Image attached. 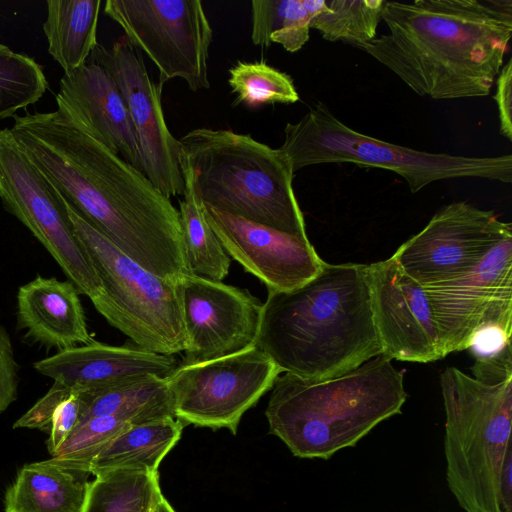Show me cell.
Returning <instances> with one entry per match:
<instances>
[{"label": "cell", "mask_w": 512, "mask_h": 512, "mask_svg": "<svg viewBox=\"0 0 512 512\" xmlns=\"http://www.w3.org/2000/svg\"><path fill=\"white\" fill-rule=\"evenodd\" d=\"M13 117L18 148L84 221L161 278L192 274L179 210L140 170L61 108Z\"/></svg>", "instance_id": "6da1fadb"}, {"label": "cell", "mask_w": 512, "mask_h": 512, "mask_svg": "<svg viewBox=\"0 0 512 512\" xmlns=\"http://www.w3.org/2000/svg\"><path fill=\"white\" fill-rule=\"evenodd\" d=\"M511 345L500 353L483 359H476L471 367L474 378L487 383H498L512 378Z\"/></svg>", "instance_id": "d590c367"}, {"label": "cell", "mask_w": 512, "mask_h": 512, "mask_svg": "<svg viewBox=\"0 0 512 512\" xmlns=\"http://www.w3.org/2000/svg\"><path fill=\"white\" fill-rule=\"evenodd\" d=\"M204 215L230 258L268 290L290 291L314 278L324 261L309 239L203 206Z\"/></svg>", "instance_id": "e0dca14e"}, {"label": "cell", "mask_w": 512, "mask_h": 512, "mask_svg": "<svg viewBox=\"0 0 512 512\" xmlns=\"http://www.w3.org/2000/svg\"><path fill=\"white\" fill-rule=\"evenodd\" d=\"M448 487L465 512H512V378L440 375Z\"/></svg>", "instance_id": "8992f818"}, {"label": "cell", "mask_w": 512, "mask_h": 512, "mask_svg": "<svg viewBox=\"0 0 512 512\" xmlns=\"http://www.w3.org/2000/svg\"><path fill=\"white\" fill-rule=\"evenodd\" d=\"M156 506V505H155ZM151 512H155V507L153 508V510Z\"/></svg>", "instance_id": "f35d334b"}, {"label": "cell", "mask_w": 512, "mask_h": 512, "mask_svg": "<svg viewBox=\"0 0 512 512\" xmlns=\"http://www.w3.org/2000/svg\"><path fill=\"white\" fill-rule=\"evenodd\" d=\"M94 476L82 512H151L163 495L158 472L113 470Z\"/></svg>", "instance_id": "484cf974"}, {"label": "cell", "mask_w": 512, "mask_h": 512, "mask_svg": "<svg viewBox=\"0 0 512 512\" xmlns=\"http://www.w3.org/2000/svg\"><path fill=\"white\" fill-rule=\"evenodd\" d=\"M0 200L80 294L91 301L102 295L101 279L74 231L63 198L18 148L8 128L0 130Z\"/></svg>", "instance_id": "30bf717a"}, {"label": "cell", "mask_w": 512, "mask_h": 512, "mask_svg": "<svg viewBox=\"0 0 512 512\" xmlns=\"http://www.w3.org/2000/svg\"><path fill=\"white\" fill-rule=\"evenodd\" d=\"M187 335L182 364L220 358L256 346L263 302L247 289L196 275L181 279Z\"/></svg>", "instance_id": "9a60e30c"}, {"label": "cell", "mask_w": 512, "mask_h": 512, "mask_svg": "<svg viewBox=\"0 0 512 512\" xmlns=\"http://www.w3.org/2000/svg\"><path fill=\"white\" fill-rule=\"evenodd\" d=\"M184 424L172 416L134 424L112 438L91 460L87 473L113 470L155 473L180 440Z\"/></svg>", "instance_id": "44dd1931"}, {"label": "cell", "mask_w": 512, "mask_h": 512, "mask_svg": "<svg viewBox=\"0 0 512 512\" xmlns=\"http://www.w3.org/2000/svg\"><path fill=\"white\" fill-rule=\"evenodd\" d=\"M79 391L62 401L53 412L47 440L50 455H54L77 426L80 416Z\"/></svg>", "instance_id": "836d02e7"}, {"label": "cell", "mask_w": 512, "mask_h": 512, "mask_svg": "<svg viewBox=\"0 0 512 512\" xmlns=\"http://www.w3.org/2000/svg\"><path fill=\"white\" fill-rule=\"evenodd\" d=\"M56 102L58 108L80 121L141 171V156L129 110L118 85L103 66L88 60L80 68L64 73Z\"/></svg>", "instance_id": "d6986e66"}, {"label": "cell", "mask_w": 512, "mask_h": 512, "mask_svg": "<svg viewBox=\"0 0 512 512\" xmlns=\"http://www.w3.org/2000/svg\"><path fill=\"white\" fill-rule=\"evenodd\" d=\"M89 58L110 73L122 93L134 126L142 173L166 197L183 195L181 148L165 121L163 86L150 77L140 51L122 36L110 49L98 44Z\"/></svg>", "instance_id": "5bb4252c"}, {"label": "cell", "mask_w": 512, "mask_h": 512, "mask_svg": "<svg viewBox=\"0 0 512 512\" xmlns=\"http://www.w3.org/2000/svg\"><path fill=\"white\" fill-rule=\"evenodd\" d=\"M251 15V41L256 46L276 43L294 53L309 40L310 16L304 0H253Z\"/></svg>", "instance_id": "83f0119b"}, {"label": "cell", "mask_w": 512, "mask_h": 512, "mask_svg": "<svg viewBox=\"0 0 512 512\" xmlns=\"http://www.w3.org/2000/svg\"><path fill=\"white\" fill-rule=\"evenodd\" d=\"M407 396L403 371L379 355L332 379L279 375L265 416L269 433L294 456L327 460L401 413Z\"/></svg>", "instance_id": "277c9868"}, {"label": "cell", "mask_w": 512, "mask_h": 512, "mask_svg": "<svg viewBox=\"0 0 512 512\" xmlns=\"http://www.w3.org/2000/svg\"><path fill=\"white\" fill-rule=\"evenodd\" d=\"M131 418L122 415L98 416L74 428L50 460L77 474H88L94 456L116 435L131 425Z\"/></svg>", "instance_id": "4dcf8cb0"}, {"label": "cell", "mask_w": 512, "mask_h": 512, "mask_svg": "<svg viewBox=\"0 0 512 512\" xmlns=\"http://www.w3.org/2000/svg\"><path fill=\"white\" fill-rule=\"evenodd\" d=\"M47 88L40 64L0 43V120L36 103Z\"/></svg>", "instance_id": "f546056e"}, {"label": "cell", "mask_w": 512, "mask_h": 512, "mask_svg": "<svg viewBox=\"0 0 512 512\" xmlns=\"http://www.w3.org/2000/svg\"><path fill=\"white\" fill-rule=\"evenodd\" d=\"M78 424L93 417L122 415L136 424L174 416L166 378L144 375L94 392H80Z\"/></svg>", "instance_id": "cb8c5ba5"}, {"label": "cell", "mask_w": 512, "mask_h": 512, "mask_svg": "<svg viewBox=\"0 0 512 512\" xmlns=\"http://www.w3.org/2000/svg\"><path fill=\"white\" fill-rule=\"evenodd\" d=\"M281 369L257 346L192 364L166 378L173 413L185 425L237 433L242 416L272 389Z\"/></svg>", "instance_id": "8fae6325"}, {"label": "cell", "mask_w": 512, "mask_h": 512, "mask_svg": "<svg viewBox=\"0 0 512 512\" xmlns=\"http://www.w3.org/2000/svg\"><path fill=\"white\" fill-rule=\"evenodd\" d=\"M179 143L182 174L201 206L308 239L295 172L279 148L212 128L193 129Z\"/></svg>", "instance_id": "5b68a950"}, {"label": "cell", "mask_w": 512, "mask_h": 512, "mask_svg": "<svg viewBox=\"0 0 512 512\" xmlns=\"http://www.w3.org/2000/svg\"><path fill=\"white\" fill-rule=\"evenodd\" d=\"M381 17L388 32L360 49L414 93L490 94L512 37V0H385Z\"/></svg>", "instance_id": "7a4b0ae2"}, {"label": "cell", "mask_w": 512, "mask_h": 512, "mask_svg": "<svg viewBox=\"0 0 512 512\" xmlns=\"http://www.w3.org/2000/svg\"><path fill=\"white\" fill-rule=\"evenodd\" d=\"M18 371L10 335L0 324V413L17 399Z\"/></svg>", "instance_id": "d6a6232c"}, {"label": "cell", "mask_w": 512, "mask_h": 512, "mask_svg": "<svg viewBox=\"0 0 512 512\" xmlns=\"http://www.w3.org/2000/svg\"><path fill=\"white\" fill-rule=\"evenodd\" d=\"M494 100L497 104L500 121V133L512 141V59L503 65L496 78V93Z\"/></svg>", "instance_id": "e575fe53"}, {"label": "cell", "mask_w": 512, "mask_h": 512, "mask_svg": "<svg viewBox=\"0 0 512 512\" xmlns=\"http://www.w3.org/2000/svg\"><path fill=\"white\" fill-rule=\"evenodd\" d=\"M43 31L48 52L70 73L83 66L98 45L100 0H48Z\"/></svg>", "instance_id": "603a6c76"}, {"label": "cell", "mask_w": 512, "mask_h": 512, "mask_svg": "<svg viewBox=\"0 0 512 512\" xmlns=\"http://www.w3.org/2000/svg\"><path fill=\"white\" fill-rule=\"evenodd\" d=\"M76 391L78 390L74 387L54 382L48 392L23 414L13 427L39 429L49 433L51 418L56 407Z\"/></svg>", "instance_id": "1f68e13d"}, {"label": "cell", "mask_w": 512, "mask_h": 512, "mask_svg": "<svg viewBox=\"0 0 512 512\" xmlns=\"http://www.w3.org/2000/svg\"><path fill=\"white\" fill-rule=\"evenodd\" d=\"M64 203L103 285L102 295L91 301L95 309L145 350L163 355L184 352L187 335L181 280L164 279L145 270Z\"/></svg>", "instance_id": "ba28073f"}, {"label": "cell", "mask_w": 512, "mask_h": 512, "mask_svg": "<svg viewBox=\"0 0 512 512\" xmlns=\"http://www.w3.org/2000/svg\"><path fill=\"white\" fill-rule=\"evenodd\" d=\"M491 210L466 201L441 207L393 256L402 270L423 288L435 287L467 274L509 231Z\"/></svg>", "instance_id": "7c38bea8"}, {"label": "cell", "mask_w": 512, "mask_h": 512, "mask_svg": "<svg viewBox=\"0 0 512 512\" xmlns=\"http://www.w3.org/2000/svg\"><path fill=\"white\" fill-rule=\"evenodd\" d=\"M179 201L180 223L188 266L193 275L222 281L229 273L231 259L208 223L189 179Z\"/></svg>", "instance_id": "4316f807"}, {"label": "cell", "mask_w": 512, "mask_h": 512, "mask_svg": "<svg viewBox=\"0 0 512 512\" xmlns=\"http://www.w3.org/2000/svg\"><path fill=\"white\" fill-rule=\"evenodd\" d=\"M155 512H176L172 505L162 495L155 506Z\"/></svg>", "instance_id": "74e56055"}, {"label": "cell", "mask_w": 512, "mask_h": 512, "mask_svg": "<svg viewBox=\"0 0 512 512\" xmlns=\"http://www.w3.org/2000/svg\"><path fill=\"white\" fill-rule=\"evenodd\" d=\"M104 12L154 63L160 85L180 78L194 92L210 87L213 29L200 0H107Z\"/></svg>", "instance_id": "9c48e42d"}, {"label": "cell", "mask_w": 512, "mask_h": 512, "mask_svg": "<svg viewBox=\"0 0 512 512\" xmlns=\"http://www.w3.org/2000/svg\"><path fill=\"white\" fill-rule=\"evenodd\" d=\"M175 355L145 350L133 342L113 346L97 341L58 351L33 363L40 374L80 392H94L144 375L167 378L178 367Z\"/></svg>", "instance_id": "ac0fdd59"}, {"label": "cell", "mask_w": 512, "mask_h": 512, "mask_svg": "<svg viewBox=\"0 0 512 512\" xmlns=\"http://www.w3.org/2000/svg\"><path fill=\"white\" fill-rule=\"evenodd\" d=\"M424 289L444 357L467 350L482 328L495 326L511 334L512 230L467 274Z\"/></svg>", "instance_id": "4fadbf2b"}, {"label": "cell", "mask_w": 512, "mask_h": 512, "mask_svg": "<svg viewBox=\"0 0 512 512\" xmlns=\"http://www.w3.org/2000/svg\"><path fill=\"white\" fill-rule=\"evenodd\" d=\"M228 84L234 105L255 108L270 104H293L299 94L293 79L265 62L238 61L229 69Z\"/></svg>", "instance_id": "f1b7e54d"}, {"label": "cell", "mask_w": 512, "mask_h": 512, "mask_svg": "<svg viewBox=\"0 0 512 512\" xmlns=\"http://www.w3.org/2000/svg\"><path fill=\"white\" fill-rule=\"evenodd\" d=\"M374 321L389 359L428 363L444 358L425 289L392 255L368 265Z\"/></svg>", "instance_id": "2e32d148"}, {"label": "cell", "mask_w": 512, "mask_h": 512, "mask_svg": "<svg viewBox=\"0 0 512 512\" xmlns=\"http://www.w3.org/2000/svg\"><path fill=\"white\" fill-rule=\"evenodd\" d=\"M256 346L282 372L314 381L382 355L368 265L325 262L298 288L268 290Z\"/></svg>", "instance_id": "3957f363"}, {"label": "cell", "mask_w": 512, "mask_h": 512, "mask_svg": "<svg viewBox=\"0 0 512 512\" xmlns=\"http://www.w3.org/2000/svg\"><path fill=\"white\" fill-rule=\"evenodd\" d=\"M385 0H304L310 28L323 39L361 48L377 36Z\"/></svg>", "instance_id": "d4e9b609"}, {"label": "cell", "mask_w": 512, "mask_h": 512, "mask_svg": "<svg viewBox=\"0 0 512 512\" xmlns=\"http://www.w3.org/2000/svg\"><path fill=\"white\" fill-rule=\"evenodd\" d=\"M79 294L69 280L37 276L18 289V329H25L26 339L47 349L62 351L92 343Z\"/></svg>", "instance_id": "ffe728a7"}, {"label": "cell", "mask_w": 512, "mask_h": 512, "mask_svg": "<svg viewBox=\"0 0 512 512\" xmlns=\"http://www.w3.org/2000/svg\"><path fill=\"white\" fill-rule=\"evenodd\" d=\"M511 345V334L495 326L479 330L473 337L468 350L475 359L494 356Z\"/></svg>", "instance_id": "8d00e7d4"}, {"label": "cell", "mask_w": 512, "mask_h": 512, "mask_svg": "<svg viewBox=\"0 0 512 512\" xmlns=\"http://www.w3.org/2000/svg\"><path fill=\"white\" fill-rule=\"evenodd\" d=\"M50 459L24 465L5 494V512H82L87 481Z\"/></svg>", "instance_id": "7402d4cb"}, {"label": "cell", "mask_w": 512, "mask_h": 512, "mask_svg": "<svg viewBox=\"0 0 512 512\" xmlns=\"http://www.w3.org/2000/svg\"><path fill=\"white\" fill-rule=\"evenodd\" d=\"M279 149L294 172L325 163H353L400 175L412 193L443 180L480 178L510 184L512 155L471 157L419 151L362 134L340 121L323 103L287 123Z\"/></svg>", "instance_id": "52a82bcc"}]
</instances>
